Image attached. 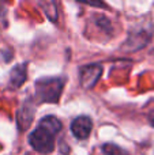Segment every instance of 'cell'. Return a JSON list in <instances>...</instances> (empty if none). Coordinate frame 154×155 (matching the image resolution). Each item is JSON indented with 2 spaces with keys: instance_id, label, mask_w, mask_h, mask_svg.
Listing matches in <instances>:
<instances>
[{
  "instance_id": "cell-6",
  "label": "cell",
  "mask_w": 154,
  "mask_h": 155,
  "mask_svg": "<svg viewBox=\"0 0 154 155\" xmlns=\"http://www.w3.org/2000/svg\"><path fill=\"white\" fill-rule=\"evenodd\" d=\"M38 127L46 129V131L51 132L52 135H56V134H59L60 129H62V123H60L56 117H53V116H46V117H44L42 120H41Z\"/></svg>"
},
{
  "instance_id": "cell-1",
  "label": "cell",
  "mask_w": 154,
  "mask_h": 155,
  "mask_svg": "<svg viewBox=\"0 0 154 155\" xmlns=\"http://www.w3.org/2000/svg\"><path fill=\"white\" fill-rule=\"evenodd\" d=\"M64 80L60 78H42L35 83V93L41 102H57Z\"/></svg>"
},
{
  "instance_id": "cell-8",
  "label": "cell",
  "mask_w": 154,
  "mask_h": 155,
  "mask_svg": "<svg viewBox=\"0 0 154 155\" xmlns=\"http://www.w3.org/2000/svg\"><path fill=\"white\" fill-rule=\"evenodd\" d=\"M5 22H7V18H5V10L4 7H3V4H0V23L3 25V26H5Z\"/></svg>"
},
{
  "instance_id": "cell-3",
  "label": "cell",
  "mask_w": 154,
  "mask_h": 155,
  "mask_svg": "<svg viewBox=\"0 0 154 155\" xmlns=\"http://www.w3.org/2000/svg\"><path fill=\"white\" fill-rule=\"evenodd\" d=\"M102 67L101 64H89L81 68V84L83 88H92L98 82Z\"/></svg>"
},
{
  "instance_id": "cell-5",
  "label": "cell",
  "mask_w": 154,
  "mask_h": 155,
  "mask_svg": "<svg viewBox=\"0 0 154 155\" xmlns=\"http://www.w3.org/2000/svg\"><path fill=\"white\" fill-rule=\"evenodd\" d=\"M26 65L25 64H18L12 71H11V78L10 83L12 87H19L22 83L26 80Z\"/></svg>"
},
{
  "instance_id": "cell-9",
  "label": "cell",
  "mask_w": 154,
  "mask_h": 155,
  "mask_svg": "<svg viewBox=\"0 0 154 155\" xmlns=\"http://www.w3.org/2000/svg\"><path fill=\"white\" fill-rule=\"evenodd\" d=\"M149 121H150V124L154 127V110L149 113Z\"/></svg>"
},
{
  "instance_id": "cell-4",
  "label": "cell",
  "mask_w": 154,
  "mask_h": 155,
  "mask_svg": "<svg viewBox=\"0 0 154 155\" xmlns=\"http://www.w3.org/2000/svg\"><path fill=\"white\" fill-rule=\"evenodd\" d=\"M92 129L93 123L90 120V117H87V116H79L71 123V132L76 139L83 140L86 137H89Z\"/></svg>"
},
{
  "instance_id": "cell-2",
  "label": "cell",
  "mask_w": 154,
  "mask_h": 155,
  "mask_svg": "<svg viewBox=\"0 0 154 155\" xmlns=\"http://www.w3.org/2000/svg\"><path fill=\"white\" fill-rule=\"evenodd\" d=\"M53 136L55 135H52L51 132H48L46 129L38 127L29 136L30 146L40 154H49V153H52L55 148Z\"/></svg>"
},
{
  "instance_id": "cell-7",
  "label": "cell",
  "mask_w": 154,
  "mask_h": 155,
  "mask_svg": "<svg viewBox=\"0 0 154 155\" xmlns=\"http://www.w3.org/2000/svg\"><path fill=\"white\" fill-rule=\"evenodd\" d=\"M102 151L106 155H128L127 151H124L123 148H120L119 146L113 144V143H106V144H104Z\"/></svg>"
}]
</instances>
